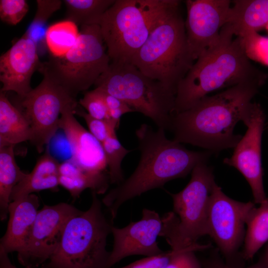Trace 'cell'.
<instances>
[{
	"instance_id": "31",
	"label": "cell",
	"mask_w": 268,
	"mask_h": 268,
	"mask_svg": "<svg viewBox=\"0 0 268 268\" xmlns=\"http://www.w3.org/2000/svg\"><path fill=\"white\" fill-rule=\"evenodd\" d=\"M241 38L248 58L268 66V38L260 35L257 32Z\"/></svg>"
},
{
	"instance_id": "24",
	"label": "cell",
	"mask_w": 268,
	"mask_h": 268,
	"mask_svg": "<svg viewBox=\"0 0 268 268\" xmlns=\"http://www.w3.org/2000/svg\"><path fill=\"white\" fill-rule=\"evenodd\" d=\"M254 206L246 221L247 226L242 253L243 259L251 260L258 250L268 241V198Z\"/></svg>"
},
{
	"instance_id": "39",
	"label": "cell",
	"mask_w": 268,
	"mask_h": 268,
	"mask_svg": "<svg viewBox=\"0 0 268 268\" xmlns=\"http://www.w3.org/2000/svg\"><path fill=\"white\" fill-rule=\"evenodd\" d=\"M266 28L267 29V30H268V25L267 26V27H266Z\"/></svg>"
},
{
	"instance_id": "19",
	"label": "cell",
	"mask_w": 268,
	"mask_h": 268,
	"mask_svg": "<svg viewBox=\"0 0 268 268\" xmlns=\"http://www.w3.org/2000/svg\"><path fill=\"white\" fill-rule=\"evenodd\" d=\"M58 161L47 150L37 160L33 169L13 188L10 202L33 193L45 190H56L59 184Z\"/></svg>"
},
{
	"instance_id": "2",
	"label": "cell",
	"mask_w": 268,
	"mask_h": 268,
	"mask_svg": "<svg viewBox=\"0 0 268 268\" xmlns=\"http://www.w3.org/2000/svg\"><path fill=\"white\" fill-rule=\"evenodd\" d=\"M262 86L257 83L239 84L206 96L189 109L174 114L170 129L173 139L211 152L234 148L242 137L234 134L235 126L242 121Z\"/></svg>"
},
{
	"instance_id": "13",
	"label": "cell",
	"mask_w": 268,
	"mask_h": 268,
	"mask_svg": "<svg viewBox=\"0 0 268 268\" xmlns=\"http://www.w3.org/2000/svg\"><path fill=\"white\" fill-rule=\"evenodd\" d=\"M265 114L261 105L252 103L242 122L248 128L234 148L232 155L223 163L238 170L251 187L254 203L260 204L267 197L263 185L262 164V138Z\"/></svg>"
},
{
	"instance_id": "7",
	"label": "cell",
	"mask_w": 268,
	"mask_h": 268,
	"mask_svg": "<svg viewBox=\"0 0 268 268\" xmlns=\"http://www.w3.org/2000/svg\"><path fill=\"white\" fill-rule=\"evenodd\" d=\"M94 85L150 118L158 128L170 130L175 94L132 63L111 61Z\"/></svg>"
},
{
	"instance_id": "29",
	"label": "cell",
	"mask_w": 268,
	"mask_h": 268,
	"mask_svg": "<svg viewBox=\"0 0 268 268\" xmlns=\"http://www.w3.org/2000/svg\"><path fill=\"white\" fill-rule=\"evenodd\" d=\"M36 3L35 15L24 35L32 39L38 48L39 43L45 44L46 31L43 30L44 26L51 15L61 8L62 1L37 0Z\"/></svg>"
},
{
	"instance_id": "1",
	"label": "cell",
	"mask_w": 268,
	"mask_h": 268,
	"mask_svg": "<svg viewBox=\"0 0 268 268\" xmlns=\"http://www.w3.org/2000/svg\"><path fill=\"white\" fill-rule=\"evenodd\" d=\"M135 135L140 152L138 165L128 178L102 200L112 221L125 202L151 190L162 188L172 180L186 177L198 163H206L212 153L189 150L181 143L168 139L164 130H154L146 124L136 130Z\"/></svg>"
},
{
	"instance_id": "3",
	"label": "cell",
	"mask_w": 268,
	"mask_h": 268,
	"mask_svg": "<svg viewBox=\"0 0 268 268\" xmlns=\"http://www.w3.org/2000/svg\"><path fill=\"white\" fill-rule=\"evenodd\" d=\"M231 27L221 29L218 41L197 59L180 82L174 114L187 110L212 91L245 83L263 85L268 75L250 62L242 39Z\"/></svg>"
},
{
	"instance_id": "38",
	"label": "cell",
	"mask_w": 268,
	"mask_h": 268,
	"mask_svg": "<svg viewBox=\"0 0 268 268\" xmlns=\"http://www.w3.org/2000/svg\"><path fill=\"white\" fill-rule=\"evenodd\" d=\"M263 256L268 261V247L265 254L263 255Z\"/></svg>"
},
{
	"instance_id": "22",
	"label": "cell",
	"mask_w": 268,
	"mask_h": 268,
	"mask_svg": "<svg viewBox=\"0 0 268 268\" xmlns=\"http://www.w3.org/2000/svg\"><path fill=\"white\" fill-rule=\"evenodd\" d=\"M30 125L21 112L0 92V147L15 145L32 138Z\"/></svg>"
},
{
	"instance_id": "27",
	"label": "cell",
	"mask_w": 268,
	"mask_h": 268,
	"mask_svg": "<svg viewBox=\"0 0 268 268\" xmlns=\"http://www.w3.org/2000/svg\"><path fill=\"white\" fill-rule=\"evenodd\" d=\"M165 240L171 247V256L164 268H202L195 252L210 248V244L190 243L173 236Z\"/></svg>"
},
{
	"instance_id": "12",
	"label": "cell",
	"mask_w": 268,
	"mask_h": 268,
	"mask_svg": "<svg viewBox=\"0 0 268 268\" xmlns=\"http://www.w3.org/2000/svg\"><path fill=\"white\" fill-rule=\"evenodd\" d=\"M82 211L65 202L45 205L39 210L17 260L25 268H37L46 264L61 242L65 226L73 216Z\"/></svg>"
},
{
	"instance_id": "14",
	"label": "cell",
	"mask_w": 268,
	"mask_h": 268,
	"mask_svg": "<svg viewBox=\"0 0 268 268\" xmlns=\"http://www.w3.org/2000/svg\"><path fill=\"white\" fill-rule=\"evenodd\" d=\"M229 0H187V16L185 21L188 46L194 60L219 40L226 24Z\"/></svg>"
},
{
	"instance_id": "11",
	"label": "cell",
	"mask_w": 268,
	"mask_h": 268,
	"mask_svg": "<svg viewBox=\"0 0 268 268\" xmlns=\"http://www.w3.org/2000/svg\"><path fill=\"white\" fill-rule=\"evenodd\" d=\"M215 184L212 168L201 162L193 168L189 183L182 191L176 194L167 191L172 199L178 231L190 242H198L207 235L208 205Z\"/></svg>"
},
{
	"instance_id": "37",
	"label": "cell",
	"mask_w": 268,
	"mask_h": 268,
	"mask_svg": "<svg viewBox=\"0 0 268 268\" xmlns=\"http://www.w3.org/2000/svg\"><path fill=\"white\" fill-rule=\"evenodd\" d=\"M0 268H18L10 262L8 254L0 248Z\"/></svg>"
},
{
	"instance_id": "32",
	"label": "cell",
	"mask_w": 268,
	"mask_h": 268,
	"mask_svg": "<svg viewBox=\"0 0 268 268\" xmlns=\"http://www.w3.org/2000/svg\"><path fill=\"white\" fill-rule=\"evenodd\" d=\"M29 9L25 0H0V20L11 25H15L21 21Z\"/></svg>"
},
{
	"instance_id": "16",
	"label": "cell",
	"mask_w": 268,
	"mask_h": 268,
	"mask_svg": "<svg viewBox=\"0 0 268 268\" xmlns=\"http://www.w3.org/2000/svg\"><path fill=\"white\" fill-rule=\"evenodd\" d=\"M41 64L36 44L23 35L0 57V91H14L18 97L26 95L32 89L31 77Z\"/></svg>"
},
{
	"instance_id": "10",
	"label": "cell",
	"mask_w": 268,
	"mask_h": 268,
	"mask_svg": "<svg viewBox=\"0 0 268 268\" xmlns=\"http://www.w3.org/2000/svg\"><path fill=\"white\" fill-rule=\"evenodd\" d=\"M19 98L18 108L27 120L32 131L30 142L39 153L43 151L59 128L61 113L67 105L77 102L64 88L49 77Z\"/></svg>"
},
{
	"instance_id": "34",
	"label": "cell",
	"mask_w": 268,
	"mask_h": 268,
	"mask_svg": "<svg viewBox=\"0 0 268 268\" xmlns=\"http://www.w3.org/2000/svg\"><path fill=\"white\" fill-rule=\"evenodd\" d=\"M215 249L201 262L202 268H268V261L263 256L255 264L248 267H237L227 265Z\"/></svg>"
},
{
	"instance_id": "17",
	"label": "cell",
	"mask_w": 268,
	"mask_h": 268,
	"mask_svg": "<svg viewBox=\"0 0 268 268\" xmlns=\"http://www.w3.org/2000/svg\"><path fill=\"white\" fill-rule=\"evenodd\" d=\"M77 106V102L67 105L62 111L59 122V128L63 131L71 148L70 159L86 170L108 172L102 143L74 117Z\"/></svg>"
},
{
	"instance_id": "20",
	"label": "cell",
	"mask_w": 268,
	"mask_h": 268,
	"mask_svg": "<svg viewBox=\"0 0 268 268\" xmlns=\"http://www.w3.org/2000/svg\"><path fill=\"white\" fill-rule=\"evenodd\" d=\"M233 2L226 24L234 35L244 37L268 25V0H235Z\"/></svg>"
},
{
	"instance_id": "6",
	"label": "cell",
	"mask_w": 268,
	"mask_h": 268,
	"mask_svg": "<svg viewBox=\"0 0 268 268\" xmlns=\"http://www.w3.org/2000/svg\"><path fill=\"white\" fill-rule=\"evenodd\" d=\"M86 211L67 222L57 249L42 268H108L107 240L113 224L102 209L97 194Z\"/></svg>"
},
{
	"instance_id": "26",
	"label": "cell",
	"mask_w": 268,
	"mask_h": 268,
	"mask_svg": "<svg viewBox=\"0 0 268 268\" xmlns=\"http://www.w3.org/2000/svg\"><path fill=\"white\" fill-rule=\"evenodd\" d=\"M79 35L77 25L67 19L49 26L45 41L50 55L61 57L66 55L74 47Z\"/></svg>"
},
{
	"instance_id": "4",
	"label": "cell",
	"mask_w": 268,
	"mask_h": 268,
	"mask_svg": "<svg viewBox=\"0 0 268 268\" xmlns=\"http://www.w3.org/2000/svg\"><path fill=\"white\" fill-rule=\"evenodd\" d=\"M180 1L115 0L98 24L111 61L131 63L155 26Z\"/></svg>"
},
{
	"instance_id": "9",
	"label": "cell",
	"mask_w": 268,
	"mask_h": 268,
	"mask_svg": "<svg viewBox=\"0 0 268 268\" xmlns=\"http://www.w3.org/2000/svg\"><path fill=\"white\" fill-rule=\"evenodd\" d=\"M255 204L231 199L216 183L213 187L207 209V235L229 266L242 267L239 250L244 242L247 218Z\"/></svg>"
},
{
	"instance_id": "30",
	"label": "cell",
	"mask_w": 268,
	"mask_h": 268,
	"mask_svg": "<svg viewBox=\"0 0 268 268\" xmlns=\"http://www.w3.org/2000/svg\"><path fill=\"white\" fill-rule=\"evenodd\" d=\"M75 114L82 117L88 127L89 132L102 143L108 137L116 134V130L119 124L111 119L100 120L90 116L77 106Z\"/></svg>"
},
{
	"instance_id": "8",
	"label": "cell",
	"mask_w": 268,
	"mask_h": 268,
	"mask_svg": "<svg viewBox=\"0 0 268 268\" xmlns=\"http://www.w3.org/2000/svg\"><path fill=\"white\" fill-rule=\"evenodd\" d=\"M99 25L81 26L80 35L74 47L61 57L50 55L41 62L38 69L76 98L89 89L108 68L111 60Z\"/></svg>"
},
{
	"instance_id": "35",
	"label": "cell",
	"mask_w": 268,
	"mask_h": 268,
	"mask_svg": "<svg viewBox=\"0 0 268 268\" xmlns=\"http://www.w3.org/2000/svg\"><path fill=\"white\" fill-rule=\"evenodd\" d=\"M171 256V251L155 256L146 257L119 268H164Z\"/></svg>"
},
{
	"instance_id": "21",
	"label": "cell",
	"mask_w": 268,
	"mask_h": 268,
	"mask_svg": "<svg viewBox=\"0 0 268 268\" xmlns=\"http://www.w3.org/2000/svg\"><path fill=\"white\" fill-rule=\"evenodd\" d=\"M59 184L75 199L87 189L97 195L104 194L110 182L108 172L89 171L69 159L60 164Z\"/></svg>"
},
{
	"instance_id": "5",
	"label": "cell",
	"mask_w": 268,
	"mask_h": 268,
	"mask_svg": "<svg viewBox=\"0 0 268 268\" xmlns=\"http://www.w3.org/2000/svg\"><path fill=\"white\" fill-rule=\"evenodd\" d=\"M187 42L180 5L153 29L131 63L176 94L178 86L194 64Z\"/></svg>"
},
{
	"instance_id": "23",
	"label": "cell",
	"mask_w": 268,
	"mask_h": 268,
	"mask_svg": "<svg viewBox=\"0 0 268 268\" xmlns=\"http://www.w3.org/2000/svg\"><path fill=\"white\" fill-rule=\"evenodd\" d=\"M13 145L0 147V217L4 220L8 214L10 196L14 187L27 173L17 165Z\"/></svg>"
},
{
	"instance_id": "18",
	"label": "cell",
	"mask_w": 268,
	"mask_h": 268,
	"mask_svg": "<svg viewBox=\"0 0 268 268\" xmlns=\"http://www.w3.org/2000/svg\"><path fill=\"white\" fill-rule=\"evenodd\" d=\"M38 197L31 194L12 201L8 206L9 220L0 239V248L6 253L19 252L24 247L39 211Z\"/></svg>"
},
{
	"instance_id": "33",
	"label": "cell",
	"mask_w": 268,
	"mask_h": 268,
	"mask_svg": "<svg viewBox=\"0 0 268 268\" xmlns=\"http://www.w3.org/2000/svg\"><path fill=\"white\" fill-rule=\"evenodd\" d=\"M78 103L92 117L100 120L109 119L108 109L97 89L86 92Z\"/></svg>"
},
{
	"instance_id": "15",
	"label": "cell",
	"mask_w": 268,
	"mask_h": 268,
	"mask_svg": "<svg viewBox=\"0 0 268 268\" xmlns=\"http://www.w3.org/2000/svg\"><path fill=\"white\" fill-rule=\"evenodd\" d=\"M162 219L155 211L143 208L140 220L123 228L112 227L113 248L108 263L111 268L123 259L133 255L146 257L163 253L157 243L162 229Z\"/></svg>"
},
{
	"instance_id": "36",
	"label": "cell",
	"mask_w": 268,
	"mask_h": 268,
	"mask_svg": "<svg viewBox=\"0 0 268 268\" xmlns=\"http://www.w3.org/2000/svg\"><path fill=\"white\" fill-rule=\"evenodd\" d=\"M95 89L99 91L105 105L108 109V111L129 106L124 102L112 95L101 90L97 88Z\"/></svg>"
},
{
	"instance_id": "25",
	"label": "cell",
	"mask_w": 268,
	"mask_h": 268,
	"mask_svg": "<svg viewBox=\"0 0 268 268\" xmlns=\"http://www.w3.org/2000/svg\"><path fill=\"white\" fill-rule=\"evenodd\" d=\"M67 19L78 25L99 24L103 14L115 0H64Z\"/></svg>"
},
{
	"instance_id": "28",
	"label": "cell",
	"mask_w": 268,
	"mask_h": 268,
	"mask_svg": "<svg viewBox=\"0 0 268 268\" xmlns=\"http://www.w3.org/2000/svg\"><path fill=\"white\" fill-rule=\"evenodd\" d=\"M102 144L106 159L110 184L119 185L125 180L121 168L122 162L132 150L123 146L116 134L108 137Z\"/></svg>"
}]
</instances>
